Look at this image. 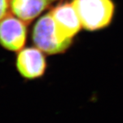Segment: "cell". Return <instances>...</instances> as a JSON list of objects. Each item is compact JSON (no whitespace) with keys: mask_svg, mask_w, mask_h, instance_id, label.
<instances>
[{"mask_svg":"<svg viewBox=\"0 0 123 123\" xmlns=\"http://www.w3.org/2000/svg\"><path fill=\"white\" fill-rule=\"evenodd\" d=\"M72 4L86 30L102 29L107 26L113 18L114 5L111 0H73Z\"/></svg>","mask_w":123,"mask_h":123,"instance_id":"1","label":"cell"},{"mask_svg":"<svg viewBox=\"0 0 123 123\" xmlns=\"http://www.w3.org/2000/svg\"><path fill=\"white\" fill-rule=\"evenodd\" d=\"M32 40L37 48L48 54L62 53L72 43V39L64 38L59 34L50 12L36 22L33 29Z\"/></svg>","mask_w":123,"mask_h":123,"instance_id":"2","label":"cell"},{"mask_svg":"<svg viewBox=\"0 0 123 123\" xmlns=\"http://www.w3.org/2000/svg\"><path fill=\"white\" fill-rule=\"evenodd\" d=\"M26 25L20 18L8 14L0 20V44L9 51H21L26 42Z\"/></svg>","mask_w":123,"mask_h":123,"instance_id":"3","label":"cell"},{"mask_svg":"<svg viewBox=\"0 0 123 123\" xmlns=\"http://www.w3.org/2000/svg\"><path fill=\"white\" fill-rule=\"evenodd\" d=\"M50 12L59 34L64 38L72 39L82 26L72 3H60L51 10Z\"/></svg>","mask_w":123,"mask_h":123,"instance_id":"4","label":"cell"},{"mask_svg":"<svg viewBox=\"0 0 123 123\" xmlns=\"http://www.w3.org/2000/svg\"><path fill=\"white\" fill-rule=\"evenodd\" d=\"M39 49H23L19 51L17 58V68L24 78L34 79L43 76L46 69V60Z\"/></svg>","mask_w":123,"mask_h":123,"instance_id":"5","label":"cell"},{"mask_svg":"<svg viewBox=\"0 0 123 123\" xmlns=\"http://www.w3.org/2000/svg\"><path fill=\"white\" fill-rule=\"evenodd\" d=\"M58 1L60 0H10V8L14 16L29 24Z\"/></svg>","mask_w":123,"mask_h":123,"instance_id":"6","label":"cell"},{"mask_svg":"<svg viewBox=\"0 0 123 123\" xmlns=\"http://www.w3.org/2000/svg\"><path fill=\"white\" fill-rule=\"evenodd\" d=\"M10 0H0V20L8 14Z\"/></svg>","mask_w":123,"mask_h":123,"instance_id":"7","label":"cell"}]
</instances>
